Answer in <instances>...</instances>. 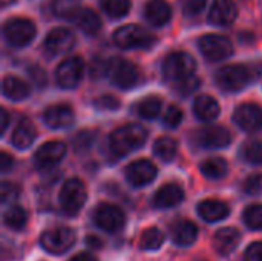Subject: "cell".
Masks as SVG:
<instances>
[{"label":"cell","instance_id":"6da1fadb","mask_svg":"<svg viewBox=\"0 0 262 261\" xmlns=\"http://www.w3.org/2000/svg\"><path fill=\"white\" fill-rule=\"evenodd\" d=\"M261 71L258 66H247V65H227L223 66L216 75V85L226 92H236L244 89L249 83L253 82L255 77H259Z\"/></svg>","mask_w":262,"mask_h":261},{"label":"cell","instance_id":"681fc988","mask_svg":"<svg viewBox=\"0 0 262 261\" xmlns=\"http://www.w3.org/2000/svg\"><path fill=\"white\" fill-rule=\"evenodd\" d=\"M69 261H97V260H95V257H94V255H91V254L80 252V254L74 255V257H72Z\"/></svg>","mask_w":262,"mask_h":261},{"label":"cell","instance_id":"4fadbf2b","mask_svg":"<svg viewBox=\"0 0 262 261\" xmlns=\"http://www.w3.org/2000/svg\"><path fill=\"white\" fill-rule=\"evenodd\" d=\"M233 120L244 131H259L262 129V108L255 103H244L236 108Z\"/></svg>","mask_w":262,"mask_h":261},{"label":"cell","instance_id":"60d3db41","mask_svg":"<svg viewBox=\"0 0 262 261\" xmlns=\"http://www.w3.org/2000/svg\"><path fill=\"white\" fill-rule=\"evenodd\" d=\"M94 105H95V108H98L101 111H115L120 108V100L114 95H101V97L95 98Z\"/></svg>","mask_w":262,"mask_h":261},{"label":"cell","instance_id":"816d5d0a","mask_svg":"<svg viewBox=\"0 0 262 261\" xmlns=\"http://www.w3.org/2000/svg\"><path fill=\"white\" fill-rule=\"evenodd\" d=\"M2 2V5H9V3H12L14 0H0Z\"/></svg>","mask_w":262,"mask_h":261},{"label":"cell","instance_id":"f35d334b","mask_svg":"<svg viewBox=\"0 0 262 261\" xmlns=\"http://www.w3.org/2000/svg\"><path fill=\"white\" fill-rule=\"evenodd\" d=\"M244 192L249 195H259L262 194V174H252L246 178L243 185Z\"/></svg>","mask_w":262,"mask_h":261},{"label":"cell","instance_id":"52a82bcc","mask_svg":"<svg viewBox=\"0 0 262 261\" xmlns=\"http://www.w3.org/2000/svg\"><path fill=\"white\" fill-rule=\"evenodd\" d=\"M75 242V232L71 228H54L49 231H45L40 237V245L41 248L49 252L60 255L66 252Z\"/></svg>","mask_w":262,"mask_h":261},{"label":"cell","instance_id":"277c9868","mask_svg":"<svg viewBox=\"0 0 262 261\" xmlns=\"http://www.w3.org/2000/svg\"><path fill=\"white\" fill-rule=\"evenodd\" d=\"M107 75L112 83L121 89H130L140 83V69L129 60L114 57L107 62Z\"/></svg>","mask_w":262,"mask_h":261},{"label":"cell","instance_id":"f6af8a7d","mask_svg":"<svg viewBox=\"0 0 262 261\" xmlns=\"http://www.w3.org/2000/svg\"><path fill=\"white\" fill-rule=\"evenodd\" d=\"M29 75H31L32 82L38 88H43L46 85V74H45V71L40 66H31L29 68Z\"/></svg>","mask_w":262,"mask_h":261},{"label":"cell","instance_id":"5b68a950","mask_svg":"<svg viewBox=\"0 0 262 261\" xmlns=\"http://www.w3.org/2000/svg\"><path fill=\"white\" fill-rule=\"evenodd\" d=\"M86 186L78 178H69L61 186L58 200L66 215H77L86 203Z\"/></svg>","mask_w":262,"mask_h":261},{"label":"cell","instance_id":"2e32d148","mask_svg":"<svg viewBox=\"0 0 262 261\" xmlns=\"http://www.w3.org/2000/svg\"><path fill=\"white\" fill-rule=\"evenodd\" d=\"M196 142L204 148H226L232 142V135L224 126H206L196 132Z\"/></svg>","mask_w":262,"mask_h":261},{"label":"cell","instance_id":"e0dca14e","mask_svg":"<svg viewBox=\"0 0 262 261\" xmlns=\"http://www.w3.org/2000/svg\"><path fill=\"white\" fill-rule=\"evenodd\" d=\"M74 118H75V114H74L72 108L69 105H63V103L49 106L43 114L45 123L52 129L69 128L74 123Z\"/></svg>","mask_w":262,"mask_h":261},{"label":"cell","instance_id":"8992f818","mask_svg":"<svg viewBox=\"0 0 262 261\" xmlns=\"http://www.w3.org/2000/svg\"><path fill=\"white\" fill-rule=\"evenodd\" d=\"M114 42L120 48H150L157 38L138 25H124L114 32Z\"/></svg>","mask_w":262,"mask_h":261},{"label":"cell","instance_id":"9c48e42d","mask_svg":"<svg viewBox=\"0 0 262 261\" xmlns=\"http://www.w3.org/2000/svg\"><path fill=\"white\" fill-rule=\"evenodd\" d=\"M198 45H200L203 55L210 62H220L233 54V45L224 35H218V34L203 35Z\"/></svg>","mask_w":262,"mask_h":261},{"label":"cell","instance_id":"d4e9b609","mask_svg":"<svg viewBox=\"0 0 262 261\" xmlns=\"http://www.w3.org/2000/svg\"><path fill=\"white\" fill-rule=\"evenodd\" d=\"M74 22L84 34H89V35L97 34L101 29V20L98 14L91 8H81V11L77 14Z\"/></svg>","mask_w":262,"mask_h":261},{"label":"cell","instance_id":"74e56055","mask_svg":"<svg viewBox=\"0 0 262 261\" xmlns=\"http://www.w3.org/2000/svg\"><path fill=\"white\" fill-rule=\"evenodd\" d=\"M200 86V78L193 74L187 78H184L183 82L175 85V89L180 95H190L192 92H195Z\"/></svg>","mask_w":262,"mask_h":261},{"label":"cell","instance_id":"b9f144b4","mask_svg":"<svg viewBox=\"0 0 262 261\" xmlns=\"http://www.w3.org/2000/svg\"><path fill=\"white\" fill-rule=\"evenodd\" d=\"M206 2L207 0H181L183 11L186 15H196L204 9Z\"/></svg>","mask_w":262,"mask_h":261},{"label":"cell","instance_id":"ee69618b","mask_svg":"<svg viewBox=\"0 0 262 261\" xmlns=\"http://www.w3.org/2000/svg\"><path fill=\"white\" fill-rule=\"evenodd\" d=\"M244 261H262V242L253 243L247 248Z\"/></svg>","mask_w":262,"mask_h":261},{"label":"cell","instance_id":"d6986e66","mask_svg":"<svg viewBox=\"0 0 262 261\" xmlns=\"http://www.w3.org/2000/svg\"><path fill=\"white\" fill-rule=\"evenodd\" d=\"M241 234L235 228H223L213 237V246L218 254L230 255L239 245Z\"/></svg>","mask_w":262,"mask_h":261},{"label":"cell","instance_id":"30bf717a","mask_svg":"<svg viewBox=\"0 0 262 261\" xmlns=\"http://www.w3.org/2000/svg\"><path fill=\"white\" fill-rule=\"evenodd\" d=\"M94 222L106 232H117L124 226L126 215L118 206L111 203H101L94 211Z\"/></svg>","mask_w":262,"mask_h":261},{"label":"cell","instance_id":"7c38bea8","mask_svg":"<svg viewBox=\"0 0 262 261\" xmlns=\"http://www.w3.org/2000/svg\"><path fill=\"white\" fill-rule=\"evenodd\" d=\"M74 45H75V35L72 31L66 28L52 29L45 38V51L52 57L66 54L74 48Z\"/></svg>","mask_w":262,"mask_h":261},{"label":"cell","instance_id":"7a4b0ae2","mask_svg":"<svg viewBox=\"0 0 262 261\" xmlns=\"http://www.w3.org/2000/svg\"><path fill=\"white\" fill-rule=\"evenodd\" d=\"M147 138V131L137 123H129L121 128H117L111 137L109 145L112 152L117 155H127L144 145Z\"/></svg>","mask_w":262,"mask_h":261},{"label":"cell","instance_id":"ba28073f","mask_svg":"<svg viewBox=\"0 0 262 261\" xmlns=\"http://www.w3.org/2000/svg\"><path fill=\"white\" fill-rule=\"evenodd\" d=\"M37 28L29 18H9L3 26V34L12 46H25L35 37Z\"/></svg>","mask_w":262,"mask_h":261},{"label":"cell","instance_id":"cb8c5ba5","mask_svg":"<svg viewBox=\"0 0 262 261\" xmlns=\"http://www.w3.org/2000/svg\"><path fill=\"white\" fill-rule=\"evenodd\" d=\"M220 105L210 95H198L193 103V112L201 122H212L220 115Z\"/></svg>","mask_w":262,"mask_h":261},{"label":"cell","instance_id":"f546056e","mask_svg":"<svg viewBox=\"0 0 262 261\" xmlns=\"http://www.w3.org/2000/svg\"><path fill=\"white\" fill-rule=\"evenodd\" d=\"M227 169H229L227 163L221 157H212V158H207L201 163V172L207 178H212V180L223 178L227 174Z\"/></svg>","mask_w":262,"mask_h":261},{"label":"cell","instance_id":"f907efd6","mask_svg":"<svg viewBox=\"0 0 262 261\" xmlns=\"http://www.w3.org/2000/svg\"><path fill=\"white\" fill-rule=\"evenodd\" d=\"M0 125H2L0 132H2V134H5L6 126H8V112H6L5 109H2V111H0Z\"/></svg>","mask_w":262,"mask_h":261},{"label":"cell","instance_id":"484cf974","mask_svg":"<svg viewBox=\"0 0 262 261\" xmlns=\"http://www.w3.org/2000/svg\"><path fill=\"white\" fill-rule=\"evenodd\" d=\"M35 140V128L29 120H21L17 128L14 129L11 143L17 148V149H25L28 146H31Z\"/></svg>","mask_w":262,"mask_h":261},{"label":"cell","instance_id":"d590c367","mask_svg":"<svg viewBox=\"0 0 262 261\" xmlns=\"http://www.w3.org/2000/svg\"><path fill=\"white\" fill-rule=\"evenodd\" d=\"M244 222L250 229H262V205H252L244 211Z\"/></svg>","mask_w":262,"mask_h":261},{"label":"cell","instance_id":"5bb4252c","mask_svg":"<svg viewBox=\"0 0 262 261\" xmlns=\"http://www.w3.org/2000/svg\"><path fill=\"white\" fill-rule=\"evenodd\" d=\"M66 154V146L61 142H48L35 152V165L38 169H51L57 166Z\"/></svg>","mask_w":262,"mask_h":261},{"label":"cell","instance_id":"4dcf8cb0","mask_svg":"<svg viewBox=\"0 0 262 261\" xmlns=\"http://www.w3.org/2000/svg\"><path fill=\"white\" fill-rule=\"evenodd\" d=\"M177 149H178V145L172 137H161L154 145V154L166 163H169L175 158Z\"/></svg>","mask_w":262,"mask_h":261},{"label":"cell","instance_id":"c3c4849f","mask_svg":"<svg viewBox=\"0 0 262 261\" xmlns=\"http://www.w3.org/2000/svg\"><path fill=\"white\" fill-rule=\"evenodd\" d=\"M86 245L92 249H101L103 248V242L97 237V235H89L86 238Z\"/></svg>","mask_w":262,"mask_h":261},{"label":"cell","instance_id":"f1b7e54d","mask_svg":"<svg viewBox=\"0 0 262 261\" xmlns=\"http://www.w3.org/2000/svg\"><path fill=\"white\" fill-rule=\"evenodd\" d=\"M161 98L157 97V95H149L146 98H143L141 102L137 103L135 109L138 112L140 117L143 118H147V120H152V118H157L161 112Z\"/></svg>","mask_w":262,"mask_h":261},{"label":"cell","instance_id":"9a60e30c","mask_svg":"<svg viewBox=\"0 0 262 261\" xmlns=\"http://www.w3.org/2000/svg\"><path fill=\"white\" fill-rule=\"evenodd\" d=\"M157 177V166L149 160H137L126 168V178L130 185L141 188L149 185Z\"/></svg>","mask_w":262,"mask_h":261},{"label":"cell","instance_id":"bcb514c9","mask_svg":"<svg viewBox=\"0 0 262 261\" xmlns=\"http://www.w3.org/2000/svg\"><path fill=\"white\" fill-rule=\"evenodd\" d=\"M104 71H107V63H104L101 58H95L91 65V75L100 77Z\"/></svg>","mask_w":262,"mask_h":261},{"label":"cell","instance_id":"4316f807","mask_svg":"<svg viewBox=\"0 0 262 261\" xmlns=\"http://www.w3.org/2000/svg\"><path fill=\"white\" fill-rule=\"evenodd\" d=\"M2 88H3V94L11 98V100H23L29 95V86L18 77H14V75H6L3 78V83H2Z\"/></svg>","mask_w":262,"mask_h":261},{"label":"cell","instance_id":"ac0fdd59","mask_svg":"<svg viewBox=\"0 0 262 261\" xmlns=\"http://www.w3.org/2000/svg\"><path fill=\"white\" fill-rule=\"evenodd\" d=\"M236 15H238V9L233 0H215L209 12L210 22L218 26L232 25Z\"/></svg>","mask_w":262,"mask_h":261},{"label":"cell","instance_id":"d6a6232c","mask_svg":"<svg viewBox=\"0 0 262 261\" xmlns=\"http://www.w3.org/2000/svg\"><path fill=\"white\" fill-rule=\"evenodd\" d=\"M163 243H164V235L157 228H149L147 231L143 232L140 238V246L144 251H157L161 248Z\"/></svg>","mask_w":262,"mask_h":261},{"label":"cell","instance_id":"83f0119b","mask_svg":"<svg viewBox=\"0 0 262 261\" xmlns=\"http://www.w3.org/2000/svg\"><path fill=\"white\" fill-rule=\"evenodd\" d=\"M81 2L80 0H52L51 9L54 15L60 18H68L72 20L77 17V14L81 11Z\"/></svg>","mask_w":262,"mask_h":261},{"label":"cell","instance_id":"603a6c76","mask_svg":"<svg viewBox=\"0 0 262 261\" xmlns=\"http://www.w3.org/2000/svg\"><path fill=\"white\" fill-rule=\"evenodd\" d=\"M172 240L178 246H190L196 242L198 238V228L195 223L189 220H180L177 222L172 229Z\"/></svg>","mask_w":262,"mask_h":261},{"label":"cell","instance_id":"44dd1931","mask_svg":"<svg viewBox=\"0 0 262 261\" xmlns=\"http://www.w3.org/2000/svg\"><path fill=\"white\" fill-rule=\"evenodd\" d=\"M200 217L209 223H213V222H220V220H224L229 214H230V209L229 206L221 202V200H213V198H209V200H204L198 205L196 208Z\"/></svg>","mask_w":262,"mask_h":261},{"label":"cell","instance_id":"7402d4cb","mask_svg":"<svg viewBox=\"0 0 262 261\" xmlns=\"http://www.w3.org/2000/svg\"><path fill=\"white\" fill-rule=\"evenodd\" d=\"M144 15L152 25L163 26L170 20L172 9L166 0H149L144 6Z\"/></svg>","mask_w":262,"mask_h":261},{"label":"cell","instance_id":"ab89813d","mask_svg":"<svg viewBox=\"0 0 262 261\" xmlns=\"http://www.w3.org/2000/svg\"><path fill=\"white\" fill-rule=\"evenodd\" d=\"M181 120H183V111L178 106H175V105L169 106L166 114H164V117H163V123L167 128H177L181 123Z\"/></svg>","mask_w":262,"mask_h":261},{"label":"cell","instance_id":"7bdbcfd3","mask_svg":"<svg viewBox=\"0 0 262 261\" xmlns=\"http://www.w3.org/2000/svg\"><path fill=\"white\" fill-rule=\"evenodd\" d=\"M18 188L9 182H3L2 186H0V198H2V203H6V202H11L14 198H17L18 195Z\"/></svg>","mask_w":262,"mask_h":261},{"label":"cell","instance_id":"e575fe53","mask_svg":"<svg viewBox=\"0 0 262 261\" xmlns=\"http://www.w3.org/2000/svg\"><path fill=\"white\" fill-rule=\"evenodd\" d=\"M243 157L252 165H262V142L250 140L243 146Z\"/></svg>","mask_w":262,"mask_h":261},{"label":"cell","instance_id":"1f68e13d","mask_svg":"<svg viewBox=\"0 0 262 261\" xmlns=\"http://www.w3.org/2000/svg\"><path fill=\"white\" fill-rule=\"evenodd\" d=\"M5 225L9 228V229H14V231H21L25 226H26V222H28V212L20 208V206H11L5 217Z\"/></svg>","mask_w":262,"mask_h":261},{"label":"cell","instance_id":"ffe728a7","mask_svg":"<svg viewBox=\"0 0 262 261\" xmlns=\"http://www.w3.org/2000/svg\"><path fill=\"white\" fill-rule=\"evenodd\" d=\"M183 200H184V191L181 189V186L167 183L157 191L154 203L157 208L167 209V208H173V206L180 205Z\"/></svg>","mask_w":262,"mask_h":261},{"label":"cell","instance_id":"7dc6e473","mask_svg":"<svg viewBox=\"0 0 262 261\" xmlns=\"http://www.w3.org/2000/svg\"><path fill=\"white\" fill-rule=\"evenodd\" d=\"M12 165H14L12 157L8 152H5V151L0 152V171L2 172H6V171H9L12 168Z\"/></svg>","mask_w":262,"mask_h":261},{"label":"cell","instance_id":"3957f363","mask_svg":"<svg viewBox=\"0 0 262 261\" xmlns=\"http://www.w3.org/2000/svg\"><path fill=\"white\" fill-rule=\"evenodd\" d=\"M196 69V63L193 57L183 51L170 52L163 62V75L170 83H180L184 78L193 75Z\"/></svg>","mask_w":262,"mask_h":261},{"label":"cell","instance_id":"836d02e7","mask_svg":"<svg viewBox=\"0 0 262 261\" xmlns=\"http://www.w3.org/2000/svg\"><path fill=\"white\" fill-rule=\"evenodd\" d=\"M100 6L107 15L120 18L129 12L130 0H100Z\"/></svg>","mask_w":262,"mask_h":261},{"label":"cell","instance_id":"8d00e7d4","mask_svg":"<svg viewBox=\"0 0 262 261\" xmlns=\"http://www.w3.org/2000/svg\"><path fill=\"white\" fill-rule=\"evenodd\" d=\"M94 140H95V131H81L75 135L72 143L77 152H84L92 146Z\"/></svg>","mask_w":262,"mask_h":261},{"label":"cell","instance_id":"8fae6325","mask_svg":"<svg viewBox=\"0 0 262 261\" xmlns=\"http://www.w3.org/2000/svg\"><path fill=\"white\" fill-rule=\"evenodd\" d=\"M83 60L80 57H68L64 58L57 71H55V78L57 83L64 88V89H72L78 85L81 75H83Z\"/></svg>","mask_w":262,"mask_h":261}]
</instances>
